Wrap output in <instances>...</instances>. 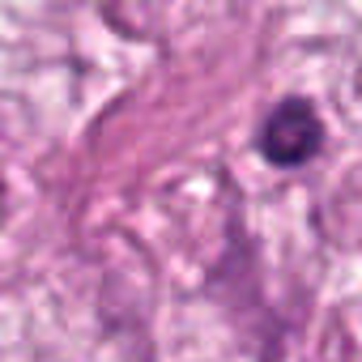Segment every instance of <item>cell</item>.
Here are the masks:
<instances>
[{"label":"cell","instance_id":"cell-1","mask_svg":"<svg viewBox=\"0 0 362 362\" xmlns=\"http://www.w3.org/2000/svg\"><path fill=\"white\" fill-rule=\"evenodd\" d=\"M324 141L320 115L307 98H286L281 107H273V115L260 128V149L273 166H303L315 158Z\"/></svg>","mask_w":362,"mask_h":362}]
</instances>
